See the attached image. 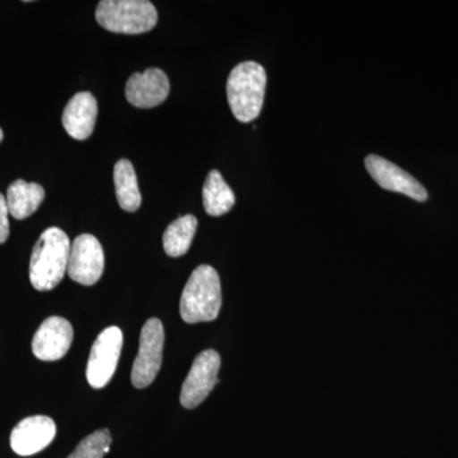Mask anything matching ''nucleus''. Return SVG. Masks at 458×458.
I'll return each instance as SVG.
<instances>
[{"label":"nucleus","mask_w":458,"mask_h":458,"mask_svg":"<svg viewBox=\"0 0 458 458\" xmlns=\"http://www.w3.org/2000/svg\"><path fill=\"white\" fill-rule=\"evenodd\" d=\"M222 307L221 279L209 265L192 271L180 301V315L186 324L210 322L218 318Z\"/></svg>","instance_id":"nucleus-2"},{"label":"nucleus","mask_w":458,"mask_h":458,"mask_svg":"<svg viewBox=\"0 0 458 458\" xmlns=\"http://www.w3.org/2000/svg\"><path fill=\"white\" fill-rule=\"evenodd\" d=\"M98 113V101L92 93H77L66 104L62 117L63 126L73 140H89L95 131Z\"/></svg>","instance_id":"nucleus-13"},{"label":"nucleus","mask_w":458,"mask_h":458,"mask_svg":"<svg viewBox=\"0 0 458 458\" xmlns=\"http://www.w3.org/2000/svg\"><path fill=\"white\" fill-rule=\"evenodd\" d=\"M221 369V357L216 351H205L195 358L182 388L180 401L183 408H198L208 394L218 384V372Z\"/></svg>","instance_id":"nucleus-7"},{"label":"nucleus","mask_w":458,"mask_h":458,"mask_svg":"<svg viewBox=\"0 0 458 458\" xmlns=\"http://www.w3.org/2000/svg\"><path fill=\"white\" fill-rule=\"evenodd\" d=\"M9 214L18 221L29 218L38 209L45 199V190L40 183L17 180L7 191Z\"/></svg>","instance_id":"nucleus-14"},{"label":"nucleus","mask_w":458,"mask_h":458,"mask_svg":"<svg viewBox=\"0 0 458 458\" xmlns=\"http://www.w3.org/2000/svg\"><path fill=\"white\" fill-rule=\"evenodd\" d=\"M165 330L158 318L148 319L141 328L140 351L131 370V382L137 388L152 385L162 366Z\"/></svg>","instance_id":"nucleus-5"},{"label":"nucleus","mask_w":458,"mask_h":458,"mask_svg":"<svg viewBox=\"0 0 458 458\" xmlns=\"http://www.w3.org/2000/svg\"><path fill=\"white\" fill-rule=\"evenodd\" d=\"M71 241L64 231L47 228L33 247L30 260V280L40 292L51 291L60 284L68 271Z\"/></svg>","instance_id":"nucleus-1"},{"label":"nucleus","mask_w":458,"mask_h":458,"mask_svg":"<svg viewBox=\"0 0 458 458\" xmlns=\"http://www.w3.org/2000/svg\"><path fill=\"white\" fill-rule=\"evenodd\" d=\"M367 171L372 179L388 191L400 192L417 201H426V188L409 172L403 171L399 165L387 161L382 157L370 155L366 158Z\"/></svg>","instance_id":"nucleus-9"},{"label":"nucleus","mask_w":458,"mask_h":458,"mask_svg":"<svg viewBox=\"0 0 458 458\" xmlns=\"http://www.w3.org/2000/svg\"><path fill=\"white\" fill-rule=\"evenodd\" d=\"M198 228L197 216L188 214L172 222L164 234L165 254L171 258H180L189 251Z\"/></svg>","instance_id":"nucleus-17"},{"label":"nucleus","mask_w":458,"mask_h":458,"mask_svg":"<svg viewBox=\"0 0 458 458\" xmlns=\"http://www.w3.org/2000/svg\"><path fill=\"white\" fill-rule=\"evenodd\" d=\"M111 434L107 429L89 434L78 445L73 454L66 458H104L110 452Z\"/></svg>","instance_id":"nucleus-18"},{"label":"nucleus","mask_w":458,"mask_h":458,"mask_svg":"<svg viewBox=\"0 0 458 458\" xmlns=\"http://www.w3.org/2000/svg\"><path fill=\"white\" fill-rule=\"evenodd\" d=\"M53 419L36 415L23 419L11 434V447L20 456H32L47 447L55 438Z\"/></svg>","instance_id":"nucleus-12"},{"label":"nucleus","mask_w":458,"mask_h":458,"mask_svg":"<svg viewBox=\"0 0 458 458\" xmlns=\"http://www.w3.org/2000/svg\"><path fill=\"white\" fill-rule=\"evenodd\" d=\"M7 199L0 194V245L4 243L9 237V219H8Z\"/></svg>","instance_id":"nucleus-19"},{"label":"nucleus","mask_w":458,"mask_h":458,"mask_svg":"<svg viewBox=\"0 0 458 458\" xmlns=\"http://www.w3.org/2000/svg\"><path fill=\"white\" fill-rule=\"evenodd\" d=\"M96 20L107 31L140 35L155 29L158 13L148 0H102Z\"/></svg>","instance_id":"nucleus-4"},{"label":"nucleus","mask_w":458,"mask_h":458,"mask_svg":"<svg viewBox=\"0 0 458 458\" xmlns=\"http://www.w3.org/2000/svg\"><path fill=\"white\" fill-rule=\"evenodd\" d=\"M105 269V255L101 243L92 234L78 236L69 254V278L82 285H93L101 279Z\"/></svg>","instance_id":"nucleus-8"},{"label":"nucleus","mask_w":458,"mask_h":458,"mask_svg":"<svg viewBox=\"0 0 458 458\" xmlns=\"http://www.w3.org/2000/svg\"><path fill=\"white\" fill-rule=\"evenodd\" d=\"M203 203L205 212L212 216H225L236 204V197L221 172L213 170L208 174L203 186Z\"/></svg>","instance_id":"nucleus-16"},{"label":"nucleus","mask_w":458,"mask_h":458,"mask_svg":"<svg viewBox=\"0 0 458 458\" xmlns=\"http://www.w3.org/2000/svg\"><path fill=\"white\" fill-rule=\"evenodd\" d=\"M123 349V333L111 327L99 334L90 349L87 364V379L93 388L105 387L111 381L119 363Z\"/></svg>","instance_id":"nucleus-6"},{"label":"nucleus","mask_w":458,"mask_h":458,"mask_svg":"<svg viewBox=\"0 0 458 458\" xmlns=\"http://www.w3.org/2000/svg\"><path fill=\"white\" fill-rule=\"evenodd\" d=\"M170 81L162 69L149 68L134 73L126 83L125 96L129 104L140 108H152L164 104L170 95Z\"/></svg>","instance_id":"nucleus-11"},{"label":"nucleus","mask_w":458,"mask_h":458,"mask_svg":"<svg viewBox=\"0 0 458 458\" xmlns=\"http://www.w3.org/2000/svg\"><path fill=\"white\" fill-rule=\"evenodd\" d=\"M73 342V327L68 319L53 316L42 322L32 340V352L38 360H62Z\"/></svg>","instance_id":"nucleus-10"},{"label":"nucleus","mask_w":458,"mask_h":458,"mask_svg":"<svg viewBox=\"0 0 458 458\" xmlns=\"http://www.w3.org/2000/svg\"><path fill=\"white\" fill-rule=\"evenodd\" d=\"M3 140V131H2V129H0V141Z\"/></svg>","instance_id":"nucleus-20"},{"label":"nucleus","mask_w":458,"mask_h":458,"mask_svg":"<svg viewBox=\"0 0 458 458\" xmlns=\"http://www.w3.org/2000/svg\"><path fill=\"white\" fill-rule=\"evenodd\" d=\"M114 183L120 208L125 212H137L141 205V194L134 165L129 159H120L114 165Z\"/></svg>","instance_id":"nucleus-15"},{"label":"nucleus","mask_w":458,"mask_h":458,"mask_svg":"<svg viewBox=\"0 0 458 458\" xmlns=\"http://www.w3.org/2000/svg\"><path fill=\"white\" fill-rule=\"evenodd\" d=\"M267 89V72L255 62L241 63L227 81V98L232 114L241 123H251L261 113Z\"/></svg>","instance_id":"nucleus-3"}]
</instances>
